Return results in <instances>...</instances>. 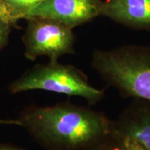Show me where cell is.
<instances>
[{
    "label": "cell",
    "mask_w": 150,
    "mask_h": 150,
    "mask_svg": "<svg viewBox=\"0 0 150 150\" xmlns=\"http://www.w3.org/2000/svg\"><path fill=\"white\" fill-rule=\"evenodd\" d=\"M17 119L46 150H93L113 131V120L104 112L69 101L31 105Z\"/></svg>",
    "instance_id": "1"
},
{
    "label": "cell",
    "mask_w": 150,
    "mask_h": 150,
    "mask_svg": "<svg viewBox=\"0 0 150 150\" xmlns=\"http://www.w3.org/2000/svg\"><path fill=\"white\" fill-rule=\"evenodd\" d=\"M91 65L122 97L150 102V47L131 44L96 50Z\"/></svg>",
    "instance_id": "2"
},
{
    "label": "cell",
    "mask_w": 150,
    "mask_h": 150,
    "mask_svg": "<svg viewBox=\"0 0 150 150\" xmlns=\"http://www.w3.org/2000/svg\"><path fill=\"white\" fill-rule=\"evenodd\" d=\"M40 90L80 97L90 106L105 97L104 89L93 87L85 73L72 65L50 61L47 64H36L13 81L8 86L11 94Z\"/></svg>",
    "instance_id": "3"
},
{
    "label": "cell",
    "mask_w": 150,
    "mask_h": 150,
    "mask_svg": "<svg viewBox=\"0 0 150 150\" xmlns=\"http://www.w3.org/2000/svg\"><path fill=\"white\" fill-rule=\"evenodd\" d=\"M29 20L22 40L24 56L30 61L47 56L50 61L74 54V36L72 29L61 22L47 18H33Z\"/></svg>",
    "instance_id": "4"
},
{
    "label": "cell",
    "mask_w": 150,
    "mask_h": 150,
    "mask_svg": "<svg viewBox=\"0 0 150 150\" xmlns=\"http://www.w3.org/2000/svg\"><path fill=\"white\" fill-rule=\"evenodd\" d=\"M102 0H44L24 15L47 18L73 29L102 15Z\"/></svg>",
    "instance_id": "5"
},
{
    "label": "cell",
    "mask_w": 150,
    "mask_h": 150,
    "mask_svg": "<svg viewBox=\"0 0 150 150\" xmlns=\"http://www.w3.org/2000/svg\"><path fill=\"white\" fill-rule=\"evenodd\" d=\"M116 134L150 150V102L133 99L113 120Z\"/></svg>",
    "instance_id": "6"
},
{
    "label": "cell",
    "mask_w": 150,
    "mask_h": 150,
    "mask_svg": "<svg viewBox=\"0 0 150 150\" xmlns=\"http://www.w3.org/2000/svg\"><path fill=\"white\" fill-rule=\"evenodd\" d=\"M101 16L132 29L150 31V0H106Z\"/></svg>",
    "instance_id": "7"
},
{
    "label": "cell",
    "mask_w": 150,
    "mask_h": 150,
    "mask_svg": "<svg viewBox=\"0 0 150 150\" xmlns=\"http://www.w3.org/2000/svg\"><path fill=\"white\" fill-rule=\"evenodd\" d=\"M24 18L23 15L12 6L6 2L4 0H0V19L10 24L15 26L20 19Z\"/></svg>",
    "instance_id": "8"
},
{
    "label": "cell",
    "mask_w": 150,
    "mask_h": 150,
    "mask_svg": "<svg viewBox=\"0 0 150 150\" xmlns=\"http://www.w3.org/2000/svg\"><path fill=\"white\" fill-rule=\"evenodd\" d=\"M93 150H127L122 138L112 131L111 134L106 137L99 143Z\"/></svg>",
    "instance_id": "9"
},
{
    "label": "cell",
    "mask_w": 150,
    "mask_h": 150,
    "mask_svg": "<svg viewBox=\"0 0 150 150\" xmlns=\"http://www.w3.org/2000/svg\"><path fill=\"white\" fill-rule=\"evenodd\" d=\"M6 2L24 15L44 0H4Z\"/></svg>",
    "instance_id": "10"
},
{
    "label": "cell",
    "mask_w": 150,
    "mask_h": 150,
    "mask_svg": "<svg viewBox=\"0 0 150 150\" xmlns=\"http://www.w3.org/2000/svg\"><path fill=\"white\" fill-rule=\"evenodd\" d=\"M11 27L12 26L0 19V52L8 43Z\"/></svg>",
    "instance_id": "11"
},
{
    "label": "cell",
    "mask_w": 150,
    "mask_h": 150,
    "mask_svg": "<svg viewBox=\"0 0 150 150\" xmlns=\"http://www.w3.org/2000/svg\"><path fill=\"white\" fill-rule=\"evenodd\" d=\"M122 140L127 150H147L143 146L140 145L139 143L134 141V140L130 139H125V138H122Z\"/></svg>",
    "instance_id": "12"
},
{
    "label": "cell",
    "mask_w": 150,
    "mask_h": 150,
    "mask_svg": "<svg viewBox=\"0 0 150 150\" xmlns=\"http://www.w3.org/2000/svg\"><path fill=\"white\" fill-rule=\"evenodd\" d=\"M0 150H25L12 144L0 142Z\"/></svg>",
    "instance_id": "13"
},
{
    "label": "cell",
    "mask_w": 150,
    "mask_h": 150,
    "mask_svg": "<svg viewBox=\"0 0 150 150\" xmlns=\"http://www.w3.org/2000/svg\"><path fill=\"white\" fill-rule=\"evenodd\" d=\"M0 125H16V126L21 127V124L18 119L4 120L0 118Z\"/></svg>",
    "instance_id": "14"
}]
</instances>
